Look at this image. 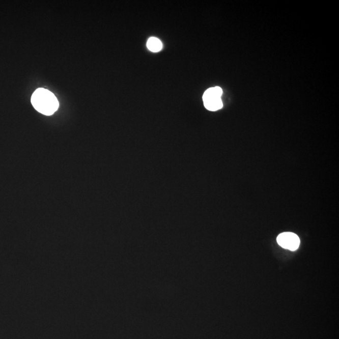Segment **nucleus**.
<instances>
[{
	"label": "nucleus",
	"instance_id": "f03ea898",
	"mask_svg": "<svg viewBox=\"0 0 339 339\" xmlns=\"http://www.w3.org/2000/svg\"><path fill=\"white\" fill-rule=\"evenodd\" d=\"M222 89L215 87L208 89L203 95L204 106L211 111H216L223 106L221 100Z\"/></svg>",
	"mask_w": 339,
	"mask_h": 339
},
{
	"label": "nucleus",
	"instance_id": "7ed1b4c3",
	"mask_svg": "<svg viewBox=\"0 0 339 339\" xmlns=\"http://www.w3.org/2000/svg\"><path fill=\"white\" fill-rule=\"evenodd\" d=\"M277 243L282 248L296 251L299 247L300 240L299 237L293 233H284L280 234L276 239Z\"/></svg>",
	"mask_w": 339,
	"mask_h": 339
},
{
	"label": "nucleus",
	"instance_id": "20e7f679",
	"mask_svg": "<svg viewBox=\"0 0 339 339\" xmlns=\"http://www.w3.org/2000/svg\"><path fill=\"white\" fill-rule=\"evenodd\" d=\"M147 47L153 52H158L162 48V43L156 37H151L148 40Z\"/></svg>",
	"mask_w": 339,
	"mask_h": 339
},
{
	"label": "nucleus",
	"instance_id": "f257e3e1",
	"mask_svg": "<svg viewBox=\"0 0 339 339\" xmlns=\"http://www.w3.org/2000/svg\"><path fill=\"white\" fill-rule=\"evenodd\" d=\"M31 102L37 111L47 116L53 115L59 106L54 94L44 88H39L35 91Z\"/></svg>",
	"mask_w": 339,
	"mask_h": 339
}]
</instances>
